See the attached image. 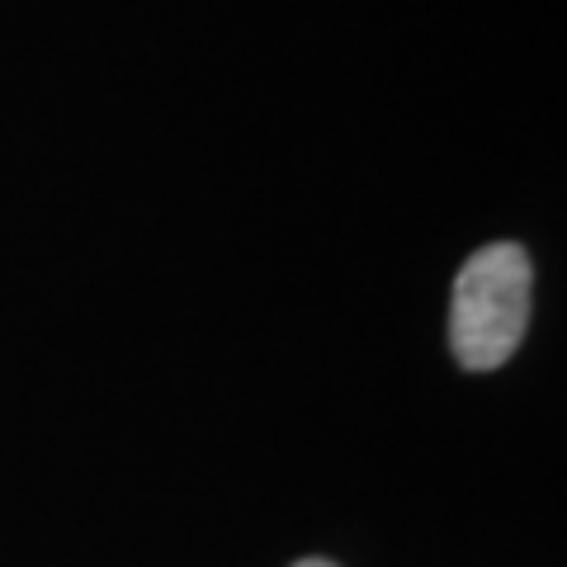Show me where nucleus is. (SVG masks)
I'll use <instances>...</instances> for the list:
<instances>
[{
	"label": "nucleus",
	"instance_id": "obj_2",
	"mask_svg": "<svg viewBox=\"0 0 567 567\" xmlns=\"http://www.w3.org/2000/svg\"><path fill=\"white\" fill-rule=\"evenodd\" d=\"M293 567H336V563H327V558H298Z\"/></svg>",
	"mask_w": 567,
	"mask_h": 567
},
{
	"label": "nucleus",
	"instance_id": "obj_1",
	"mask_svg": "<svg viewBox=\"0 0 567 567\" xmlns=\"http://www.w3.org/2000/svg\"><path fill=\"white\" fill-rule=\"evenodd\" d=\"M529 298H535V270L525 246L492 241L464 260L450 298V350L468 374H492L520 350Z\"/></svg>",
	"mask_w": 567,
	"mask_h": 567
}]
</instances>
